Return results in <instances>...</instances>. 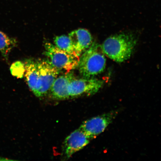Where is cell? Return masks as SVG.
I'll return each mask as SVG.
<instances>
[{"mask_svg": "<svg viewBox=\"0 0 161 161\" xmlns=\"http://www.w3.org/2000/svg\"><path fill=\"white\" fill-rule=\"evenodd\" d=\"M136 45L133 36L121 34L108 37L101 46L104 54L117 62L129 59Z\"/></svg>", "mask_w": 161, "mask_h": 161, "instance_id": "6da1fadb", "label": "cell"}, {"mask_svg": "<svg viewBox=\"0 0 161 161\" xmlns=\"http://www.w3.org/2000/svg\"><path fill=\"white\" fill-rule=\"evenodd\" d=\"M106 59L102 46L92 43L80 58L78 66L80 73L84 78H92L105 69Z\"/></svg>", "mask_w": 161, "mask_h": 161, "instance_id": "7a4b0ae2", "label": "cell"}, {"mask_svg": "<svg viewBox=\"0 0 161 161\" xmlns=\"http://www.w3.org/2000/svg\"><path fill=\"white\" fill-rule=\"evenodd\" d=\"M45 46V55L54 67L65 70L67 73L77 67L80 57L75 53L63 51L49 42L46 43Z\"/></svg>", "mask_w": 161, "mask_h": 161, "instance_id": "3957f363", "label": "cell"}, {"mask_svg": "<svg viewBox=\"0 0 161 161\" xmlns=\"http://www.w3.org/2000/svg\"><path fill=\"white\" fill-rule=\"evenodd\" d=\"M39 72V83L35 95L37 97H42L49 91L54 81L60 73L57 69L48 61H37Z\"/></svg>", "mask_w": 161, "mask_h": 161, "instance_id": "277c9868", "label": "cell"}, {"mask_svg": "<svg viewBox=\"0 0 161 161\" xmlns=\"http://www.w3.org/2000/svg\"><path fill=\"white\" fill-rule=\"evenodd\" d=\"M104 84L102 80L93 78H72L68 86L69 97H74L83 94L92 95L98 92Z\"/></svg>", "mask_w": 161, "mask_h": 161, "instance_id": "5b68a950", "label": "cell"}, {"mask_svg": "<svg viewBox=\"0 0 161 161\" xmlns=\"http://www.w3.org/2000/svg\"><path fill=\"white\" fill-rule=\"evenodd\" d=\"M116 114V112H111L92 118L84 121L80 128L92 140L93 139L104 131Z\"/></svg>", "mask_w": 161, "mask_h": 161, "instance_id": "8992f818", "label": "cell"}, {"mask_svg": "<svg viewBox=\"0 0 161 161\" xmlns=\"http://www.w3.org/2000/svg\"><path fill=\"white\" fill-rule=\"evenodd\" d=\"M92 140L80 128L68 136L64 142V150L66 158H69L83 148Z\"/></svg>", "mask_w": 161, "mask_h": 161, "instance_id": "52a82bcc", "label": "cell"}, {"mask_svg": "<svg viewBox=\"0 0 161 161\" xmlns=\"http://www.w3.org/2000/svg\"><path fill=\"white\" fill-rule=\"evenodd\" d=\"M74 51L80 56L91 45L92 38L89 31L80 29L70 32L68 35Z\"/></svg>", "mask_w": 161, "mask_h": 161, "instance_id": "ba28073f", "label": "cell"}, {"mask_svg": "<svg viewBox=\"0 0 161 161\" xmlns=\"http://www.w3.org/2000/svg\"><path fill=\"white\" fill-rule=\"evenodd\" d=\"M74 76L73 73L69 72L65 75L58 76L50 90L52 97L58 100L69 98L68 86Z\"/></svg>", "mask_w": 161, "mask_h": 161, "instance_id": "9c48e42d", "label": "cell"}, {"mask_svg": "<svg viewBox=\"0 0 161 161\" xmlns=\"http://www.w3.org/2000/svg\"><path fill=\"white\" fill-rule=\"evenodd\" d=\"M24 64L25 66L24 74L26 80L30 89L35 94L37 90L39 78L37 62L32 60H28Z\"/></svg>", "mask_w": 161, "mask_h": 161, "instance_id": "30bf717a", "label": "cell"}, {"mask_svg": "<svg viewBox=\"0 0 161 161\" xmlns=\"http://www.w3.org/2000/svg\"><path fill=\"white\" fill-rule=\"evenodd\" d=\"M17 45V41L10 38L3 32L0 31V52L2 55L7 58L10 52Z\"/></svg>", "mask_w": 161, "mask_h": 161, "instance_id": "8fae6325", "label": "cell"}, {"mask_svg": "<svg viewBox=\"0 0 161 161\" xmlns=\"http://www.w3.org/2000/svg\"><path fill=\"white\" fill-rule=\"evenodd\" d=\"M54 43L55 46L60 50L69 53H75L69 36H57L54 39Z\"/></svg>", "mask_w": 161, "mask_h": 161, "instance_id": "7c38bea8", "label": "cell"}, {"mask_svg": "<svg viewBox=\"0 0 161 161\" xmlns=\"http://www.w3.org/2000/svg\"><path fill=\"white\" fill-rule=\"evenodd\" d=\"M10 70L13 76L18 78H22L25 74V64L20 61L16 62L12 64Z\"/></svg>", "mask_w": 161, "mask_h": 161, "instance_id": "4fadbf2b", "label": "cell"}]
</instances>
